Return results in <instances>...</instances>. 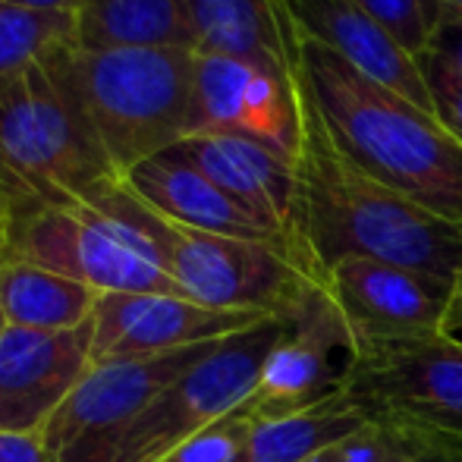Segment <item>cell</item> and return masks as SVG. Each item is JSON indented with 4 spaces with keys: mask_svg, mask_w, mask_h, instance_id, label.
Returning <instances> with one entry per match:
<instances>
[{
    "mask_svg": "<svg viewBox=\"0 0 462 462\" xmlns=\"http://www.w3.org/2000/svg\"><path fill=\"white\" fill-rule=\"evenodd\" d=\"M299 101L302 152L286 226L292 258L315 280L343 258H371L457 286L462 280V224L428 211L349 164L302 92Z\"/></svg>",
    "mask_w": 462,
    "mask_h": 462,
    "instance_id": "1",
    "label": "cell"
},
{
    "mask_svg": "<svg viewBox=\"0 0 462 462\" xmlns=\"http://www.w3.org/2000/svg\"><path fill=\"white\" fill-rule=\"evenodd\" d=\"M292 79L349 164L462 224V142L431 110L377 86L334 51L296 35Z\"/></svg>",
    "mask_w": 462,
    "mask_h": 462,
    "instance_id": "2",
    "label": "cell"
},
{
    "mask_svg": "<svg viewBox=\"0 0 462 462\" xmlns=\"http://www.w3.org/2000/svg\"><path fill=\"white\" fill-rule=\"evenodd\" d=\"M44 69L120 173L189 135L195 51L57 44Z\"/></svg>",
    "mask_w": 462,
    "mask_h": 462,
    "instance_id": "3",
    "label": "cell"
},
{
    "mask_svg": "<svg viewBox=\"0 0 462 462\" xmlns=\"http://www.w3.org/2000/svg\"><path fill=\"white\" fill-rule=\"evenodd\" d=\"M0 262L35 264L97 292L183 296L139 226V199L126 183L114 186L95 205H44L4 192Z\"/></svg>",
    "mask_w": 462,
    "mask_h": 462,
    "instance_id": "4",
    "label": "cell"
},
{
    "mask_svg": "<svg viewBox=\"0 0 462 462\" xmlns=\"http://www.w3.org/2000/svg\"><path fill=\"white\" fill-rule=\"evenodd\" d=\"M123 183L42 63L0 79V192L44 205H95Z\"/></svg>",
    "mask_w": 462,
    "mask_h": 462,
    "instance_id": "5",
    "label": "cell"
},
{
    "mask_svg": "<svg viewBox=\"0 0 462 462\" xmlns=\"http://www.w3.org/2000/svg\"><path fill=\"white\" fill-rule=\"evenodd\" d=\"M152 236L180 292L208 309L290 321L321 286L292 258L290 245L186 230L161 214H154Z\"/></svg>",
    "mask_w": 462,
    "mask_h": 462,
    "instance_id": "6",
    "label": "cell"
},
{
    "mask_svg": "<svg viewBox=\"0 0 462 462\" xmlns=\"http://www.w3.org/2000/svg\"><path fill=\"white\" fill-rule=\"evenodd\" d=\"M286 318H264L262 324L224 340L211 356L161 390L148 409L120 431L101 462H161L180 444L236 412L255 390L264 359L283 337Z\"/></svg>",
    "mask_w": 462,
    "mask_h": 462,
    "instance_id": "7",
    "label": "cell"
},
{
    "mask_svg": "<svg viewBox=\"0 0 462 462\" xmlns=\"http://www.w3.org/2000/svg\"><path fill=\"white\" fill-rule=\"evenodd\" d=\"M343 396L365 419L462 438V343L444 334L359 346L340 368Z\"/></svg>",
    "mask_w": 462,
    "mask_h": 462,
    "instance_id": "8",
    "label": "cell"
},
{
    "mask_svg": "<svg viewBox=\"0 0 462 462\" xmlns=\"http://www.w3.org/2000/svg\"><path fill=\"white\" fill-rule=\"evenodd\" d=\"M220 343H205L152 359L92 362L60 412L42 431L54 462H101L123 428L133 425L161 390H167L177 377L211 356Z\"/></svg>",
    "mask_w": 462,
    "mask_h": 462,
    "instance_id": "9",
    "label": "cell"
},
{
    "mask_svg": "<svg viewBox=\"0 0 462 462\" xmlns=\"http://www.w3.org/2000/svg\"><path fill=\"white\" fill-rule=\"evenodd\" d=\"M321 283L346 324L349 353L440 334L453 292L444 280L371 258H343L324 271Z\"/></svg>",
    "mask_w": 462,
    "mask_h": 462,
    "instance_id": "10",
    "label": "cell"
},
{
    "mask_svg": "<svg viewBox=\"0 0 462 462\" xmlns=\"http://www.w3.org/2000/svg\"><path fill=\"white\" fill-rule=\"evenodd\" d=\"M255 311L208 309L167 292H101L95 305L92 362H126L220 343L262 324Z\"/></svg>",
    "mask_w": 462,
    "mask_h": 462,
    "instance_id": "11",
    "label": "cell"
},
{
    "mask_svg": "<svg viewBox=\"0 0 462 462\" xmlns=\"http://www.w3.org/2000/svg\"><path fill=\"white\" fill-rule=\"evenodd\" d=\"M334 349L349 353V334L321 283L309 302L296 311V318H290L283 337L264 359L255 390L239 406V412L262 425V421L311 412L340 396V368H334L330 362Z\"/></svg>",
    "mask_w": 462,
    "mask_h": 462,
    "instance_id": "12",
    "label": "cell"
},
{
    "mask_svg": "<svg viewBox=\"0 0 462 462\" xmlns=\"http://www.w3.org/2000/svg\"><path fill=\"white\" fill-rule=\"evenodd\" d=\"M95 318L76 330L6 328L0 337V431L42 434L92 368Z\"/></svg>",
    "mask_w": 462,
    "mask_h": 462,
    "instance_id": "13",
    "label": "cell"
},
{
    "mask_svg": "<svg viewBox=\"0 0 462 462\" xmlns=\"http://www.w3.org/2000/svg\"><path fill=\"white\" fill-rule=\"evenodd\" d=\"M277 4L296 38L334 51L340 60L374 79L377 86L434 114L419 57L400 48L396 38L381 29L356 0H277Z\"/></svg>",
    "mask_w": 462,
    "mask_h": 462,
    "instance_id": "14",
    "label": "cell"
},
{
    "mask_svg": "<svg viewBox=\"0 0 462 462\" xmlns=\"http://www.w3.org/2000/svg\"><path fill=\"white\" fill-rule=\"evenodd\" d=\"M123 183L142 205L186 230L290 245V239L262 224L252 211H245L214 180H208L199 167L189 164L177 148H167L135 164L133 171L123 173Z\"/></svg>",
    "mask_w": 462,
    "mask_h": 462,
    "instance_id": "15",
    "label": "cell"
},
{
    "mask_svg": "<svg viewBox=\"0 0 462 462\" xmlns=\"http://www.w3.org/2000/svg\"><path fill=\"white\" fill-rule=\"evenodd\" d=\"M173 148L230 199H236L245 211L286 236L292 201H296V161L262 142L233 133L186 135Z\"/></svg>",
    "mask_w": 462,
    "mask_h": 462,
    "instance_id": "16",
    "label": "cell"
},
{
    "mask_svg": "<svg viewBox=\"0 0 462 462\" xmlns=\"http://www.w3.org/2000/svg\"><path fill=\"white\" fill-rule=\"evenodd\" d=\"M195 51L292 69V32L277 0H183Z\"/></svg>",
    "mask_w": 462,
    "mask_h": 462,
    "instance_id": "17",
    "label": "cell"
},
{
    "mask_svg": "<svg viewBox=\"0 0 462 462\" xmlns=\"http://www.w3.org/2000/svg\"><path fill=\"white\" fill-rule=\"evenodd\" d=\"M101 292L73 277L25 262H0V309L6 328L76 330L95 318Z\"/></svg>",
    "mask_w": 462,
    "mask_h": 462,
    "instance_id": "18",
    "label": "cell"
},
{
    "mask_svg": "<svg viewBox=\"0 0 462 462\" xmlns=\"http://www.w3.org/2000/svg\"><path fill=\"white\" fill-rule=\"evenodd\" d=\"M82 48H189L192 25L183 0H79L76 10Z\"/></svg>",
    "mask_w": 462,
    "mask_h": 462,
    "instance_id": "19",
    "label": "cell"
},
{
    "mask_svg": "<svg viewBox=\"0 0 462 462\" xmlns=\"http://www.w3.org/2000/svg\"><path fill=\"white\" fill-rule=\"evenodd\" d=\"M340 462H462V438L393 419H368L337 447Z\"/></svg>",
    "mask_w": 462,
    "mask_h": 462,
    "instance_id": "20",
    "label": "cell"
},
{
    "mask_svg": "<svg viewBox=\"0 0 462 462\" xmlns=\"http://www.w3.org/2000/svg\"><path fill=\"white\" fill-rule=\"evenodd\" d=\"M76 35H79L76 13L25 10L0 0V79L23 73L57 44L76 42Z\"/></svg>",
    "mask_w": 462,
    "mask_h": 462,
    "instance_id": "21",
    "label": "cell"
},
{
    "mask_svg": "<svg viewBox=\"0 0 462 462\" xmlns=\"http://www.w3.org/2000/svg\"><path fill=\"white\" fill-rule=\"evenodd\" d=\"M356 4L412 57L431 51V38L440 25V10L434 0H356Z\"/></svg>",
    "mask_w": 462,
    "mask_h": 462,
    "instance_id": "22",
    "label": "cell"
},
{
    "mask_svg": "<svg viewBox=\"0 0 462 462\" xmlns=\"http://www.w3.org/2000/svg\"><path fill=\"white\" fill-rule=\"evenodd\" d=\"M252 428H255V421L236 409L226 419L205 428L201 434L189 438L186 444H180L171 457H164L161 462H239L252 438Z\"/></svg>",
    "mask_w": 462,
    "mask_h": 462,
    "instance_id": "23",
    "label": "cell"
},
{
    "mask_svg": "<svg viewBox=\"0 0 462 462\" xmlns=\"http://www.w3.org/2000/svg\"><path fill=\"white\" fill-rule=\"evenodd\" d=\"M419 69L434 101V116L462 142V73L450 60L428 51L419 57Z\"/></svg>",
    "mask_w": 462,
    "mask_h": 462,
    "instance_id": "24",
    "label": "cell"
},
{
    "mask_svg": "<svg viewBox=\"0 0 462 462\" xmlns=\"http://www.w3.org/2000/svg\"><path fill=\"white\" fill-rule=\"evenodd\" d=\"M0 462H54L42 434L0 431Z\"/></svg>",
    "mask_w": 462,
    "mask_h": 462,
    "instance_id": "25",
    "label": "cell"
},
{
    "mask_svg": "<svg viewBox=\"0 0 462 462\" xmlns=\"http://www.w3.org/2000/svg\"><path fill=\"white\" fill-rule=\"evenodd\" d=\"M431 51L450 60L462 73V19H440L438 32L431 38Z\"/></svg>",
    "mask_w": 462,
    "mask_h": 462,
    "instance_id": "26",
    "label": "cell"
},
{
    "mask_svg": "<svg viewBox=\"0 0 462 462\" xmlns=\"http://www.w3.org/2000/svg\"><path fill=\"white\" fill-rule=\"evenodd\" d=\"M444 337H450V340L462 343V280L457 286H453L450 292V305H447V315H444V330H440Z\"/></svg>",
    "mask_w": 462,
    "mask_h": 462,
    "instance_id": "27",
    "label": "cell"
},
{
    "mask_svg": "<svg viewBox=\"0 0 462 462\" xmlns=\"http://www.w3.org/2000/svg\"><path fill=\"white\" fill-rule=\"evenodd\" d=\"M4 4H16L25 10H44V13H76L79 0H4Z\"/></svg>",
    "mask_w": 462,
    "mask_h": 462,
    "instance_id": "28",
    "label": "cell"
},
{
    "mask_svg": "<svg viewBox=\"0 0 462 462\" xmlns=\"http://www.w3.org/2000/svg\"><path fill=\"white\" fill-rule=\"evenodd\" d=\"M440 10V19H462V0H434Z\"/></svg>",
    "mask_w": 462,
    "mask_h": 462,
    "instance_id": "29",
    "label": "cell"
},
{
    "mask_svg": "<svg viewBox=\"0 0 462 462\" xmlns=\"http://www.w3.org/2000/svg\"><path fill=\"white\" fill-rule=\"evenodd\" d=\"M0 252H4V192H0Z\"/></svg>",
    "mask_w": 462,
    "mask_h": 462,
    "instance_id": "30",
    "label": "cell"
},
{
    "mask_svg": "<svg viewBox=\"0 0 462 462\" xmlns=\"http://www.w3.org/2000/svg\"><path fill=\"white\" fill-rule=\"evenodd\" d=\"M4 330H6V321H4V309H0V337H4Z\"/></svg>",
    "mask_w": 462,
    "mask_h": 462,
    "instance_id": "31",
    "label": "cell"
}]
</instances>
